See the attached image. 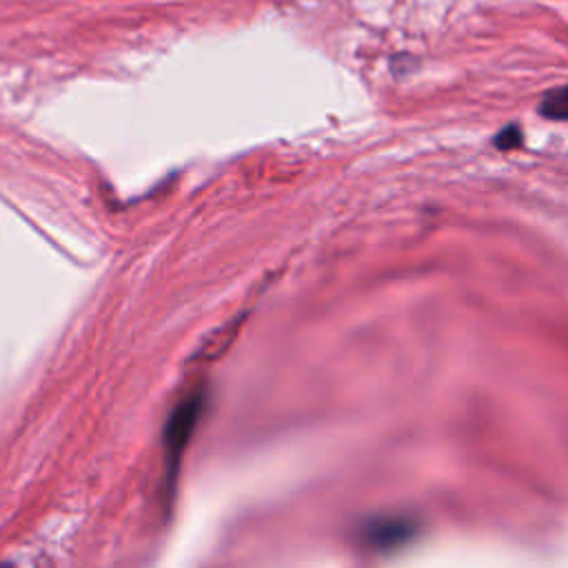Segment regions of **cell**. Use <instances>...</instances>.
Returning <instances> with one entry per match:
<instances>
[{
  "instance_id": "1",
  "label": "cell",
  "mask_w": 568,
  "mask_h": 568,
  "mask_svg": "<svg viewBox=\"0 0 568 568\" xmlns=\"http://www.w3.org/2000/svg\"><path fill=\"white\" fill-rule=\"evenodd\" d=\"M202 406H204V395L197 390L175 406V410L166 424L164 448H166V464L171 466V475H173V466L182 457V450L193 433V426L197 424Z\"/></svg>"
},
{
  "instance_id": "2",
  "label": "cell",
  "mask_w": 568,
  "mask_h": 568,
  "mask_svg": "<svg viewBox=\"0 0 568 568\" xmlns=\"http://www.w3.org/2000/svg\"><path fill=\"white\" fill-rule=\"evenodd\" d=\"M539 113L544 118L561 122L568 115V93H566V87H557V89L548 91L544 95L541 104H539Z\"/></svg>"
},
{
  "instance_id": "3",
  "label": "cell",
  "mask_w": 568,
  "mask_h": 568,
  "mask_svg": "<svg viewBox=\"0 0 568 568\" xmlns=\"http://www.w3.org/2000/svg\"><path fill=\"white\" fill-rule=\"evenodd\" d=\"M495 144H497V149H501V151L517 149V146L521 144V129H519V124H508V126H504V129L495 135Z\"/></svg>"
}]
</instances>
